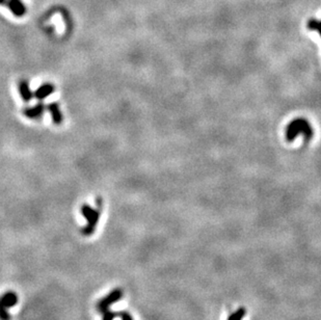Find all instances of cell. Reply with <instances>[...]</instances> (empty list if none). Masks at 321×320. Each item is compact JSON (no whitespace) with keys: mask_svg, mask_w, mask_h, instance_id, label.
I'll use <instances>...</instances> for the list:
<instances>
[{"mask_svg":"<svg viewBox=\"0 0 321 320\" xmlns=\"http://www.w3.org/2000/svg\"><path fill=\"white\" fill-rule=\"evenodd\" d=\"M300 134H302L307 141L313 138V129L310 123L302 118L295 119L288 125L286 129V139L288 141H293Z\"/></svg>","mask_w":321,"mask_h":320,"instance_id":"6da1fadb","label":"cell"},{"mask_svg":"<svg viewBox=\"0 0 321 320\" xmlns=\"http://www.w3.org/2000/svg\"><path fill=\"white\" fill-rule=\"evenodd\" d=\"M81 213L87 221L86 226L82 229V233L85 236H90L94 233L96 227L98 225L100 220V211L98 209H94V208L90 206L84 205L81 208Z\"/></svg>","mask_w":321,"mask_h":320,"instance_id":"7a4b0ae2","label":"cell"},{"mask_svg":"<svg viewBox=\"0 0 321 320\" xmlns=\"http://www.w3.org/2000/svg\"><path fill=\"white\" fill-rule=\"evenodd\" d=\"M18 297L17 294L10 291L2 297H0V320H10V314L7 310L17 305Z\"/></svg>","mask_w":321,"mask_h":320,"instance_id":"3957f363","label":"cell"},{"mask_svg":"<svg viewBox=\"0 0 321 320\" xmlns=\"http://www.w3.org/2000/svg\"><path fill=\"white\" fill-rule=\"evenodd\" d=\"M123 297V292L122 290L120 289H115L112 290L106 298L102 299L97 305V310L100 312V313H104V312H106L109 310V307L112 305V303H115L117 301H119L121 300V298Z\"/></svg>","mask_w":321,"mask_h":320,"instance_id":"277c9868","label":"cell"},{"mask_svg":"<svg viewBox=\"0 0 321 320\" xmlns=\"http://www.w3.org/2000/svg\"><path fill=\"white\" fill-rule=\"evenodd\" d=\"M45 110V106L43 103H39L34 107H29L24 110V115L29 119H38L41 117Z\"/></svg>","mask_w":321,"mask_h":320,"instance_id":"5b68a950","label":"cell"},{"mask_svg":"<svg viewBox=\"0 0 321 320\" xmlns=\"http://www.w3.org/2000/svg\"><path fill=\"white\" fill-rule=\"evenodd\" d=\"M54 92V86L50 83H44L36 91L35 96L39 100H43Z\"/></svg>","mask_w":321,"mask_h":320,"instance_id":"8992f818","label":"cell"},{"mask_svg":"<svg viewBox=\"0 0 321 320\" xmlns=\"http://www.w3.org/2000/svg\"><path fill=\"white\" fill-rule=\"evenodd\" d=\"M48 110L50 111V114L52 116L53 123L60 124L62 122V115L60 113L58 103H50L49 105H48Z\"/></svg>","mask_w":321,"mask_h":320,"instance_id":"52a82bcc","label":"cell"},{"mask_svg":"<svg viewBox=\"0 0 321 320\" xmlns=\"http://www.w3.org/2000/svg\"><path fill=\"white\" fill-rule=\"evenodd\" d=\"M19 92H20V95H21V97L23 98L24 101H26L28 102L31 98H33V92L30 91L29 89V85H28V82L25 81V80H22V81H20L19 83Z\"/></svg>","mask_w":321,"mask_h":320,"instance_id":"ba28073f","label":"cell"},{"mask_svg":"<svg viewBox=\"0 0 321 320\" xmlns=\"http://www.w3.org/2000/svg\"><path fill=\"white\" fill-rule=\"evenodd\" d=\"M246 311L243 307L237 309L235 312H233V313L229 316L228 320H243L244 316H245Z\"/></svg>","mask_w":321,"mask_h":320,"instance_id":"9c48e42d","label":"cell"},{"mask_svg":"<svg viewBox=\"0 0 321 320\" xmlns=\"http://www.w3.org/2000/svg\"><path fill=\"white\" fill-rule=\"evenodd\" d=\"M308 28L311 30H317L321 37V21L315 19H310L308 22Z\"/></svg>","mask_w":321,"mask_h":320,"instance_id":"30bf717a","label":"cell"},{"mask_svg":"<svg viewBox=\"0 0 321 320\" xmlns=\"http://www.w3.org/2000/svg\"><path fill=\"white\" fill-rule=\"evenodd\" d=\"M119 314L115 313V312H111V311H106L103 313V318L102 320H114Z\"/></svg>","mask_w":321,"mask_h":320,"instance_id":"8fae6325","label":"cell"},{"mask_svg":"<svg viewBox=\"0 0 321 320\" xmlns=\"http://www.w3.org/2000/svg\"><path fill=\"white\" fill-rule=\"evenodd\" d=\"M119 315L121 316V319H122V320H133L132 317H131L129 314H128L127 312H123V313H120Z\"/></svg>","mask_w":321,"mask_h":320,"instance_id":"7c38bea8","label":"cell"}]
</instances>
